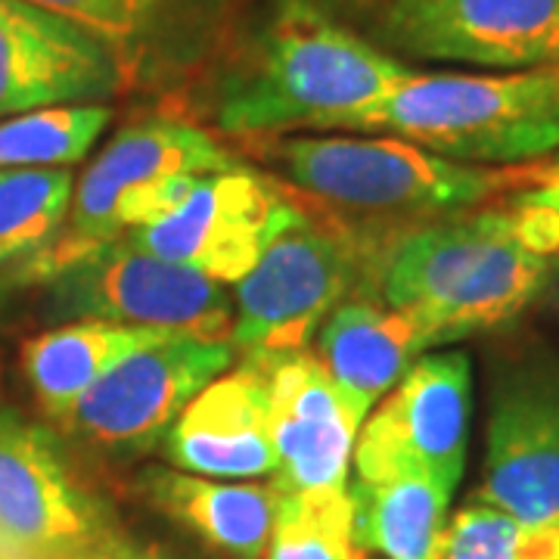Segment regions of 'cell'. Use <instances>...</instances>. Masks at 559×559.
Masks as SVG:
<instances>
[{"instance_id": "1", "label": "cell", "mask_w": 559, "mask_h": 559, "mask_svg": "<svg viewBox=\"0 0 559 559\" xmlns=\"http://www.w3.org/2000/svg\"><path fill=\"white\" fill-rule=\"evenodd\" d=\"M411 66L326 16L311 0H280L261 35L221 79L215 121L237 138L333 124L389 94Z\"/></svg>"}, {"instance_id": "2", "label": "cell", "mask_w": 559, "mask_h": 559, "mask_svg": "<svg viewBox=\"0 0 559 559\" xmlns=\"http://www.w3.org/2000/svg\"><path fill=\"white\" fill-rule=\"evenodd\" d=\"M550 277L547 255L522 240L510 205L448 215L392 242L382 299L448 345L522 314Z\"/></svg>"}, {"instance_id": "3", "label": "cell", "mask_w": 559, "mask_h": 559, "mask_svg": "<svg viewBox=\"0 0 559 559\" xmlns=\"http://www.w3.org/2000/svg\"><path fill=\"white\" fill-rule=\"evenodd\" d=\"M333 131L389 134L466 165H520L559 150V66L525 72H407Z\"/></svg>"}, {"instance_id": "4", "label": "cell", "mask_w": 559, "mask_h": 559, "mask_svg": "<svg viewBox=\"0 0 559 559\" xmlns=\"http://www.w3.org/2000/svg\"><path fill=\"white\" fill-rule=\"evenodd\" d=\"M271 156L305 197L367 218H448L544 175L444 159L389 134L274 140Z\"/></svg>"}, {"instance_id": "5", "label": "cell", "mask_w": 559, "mask_h": 559, "mask_svg": "<svg viewBox=\"0 0 559 559\" xmlns=\"http://www.w3.org/2000/svg\"><path fill=\"white\" fill-rule=\"evenodd\" d=\"M44 280L47 308L72 323L106 320L202 340H230L234 330L230 286L124 240L91 249Z\"/></svg>"}, {"instance_id": "6", "label": "cell", "mask_w": 559, "mask_h": 559, "mask_svg": "<svg viewBox=\"0 0 559 559\" xmlns=\"http://www.w3.org/2000/svg\"><path fill=\"white\" fill-rule=\"evenodd\" d=\"M358 277V246L301 218L230 286L234 348L242 355L305 352L320 323L352 296Z\"/></svg>"}, {"instance_id": "7", "label": "cell", "mask_w": 559, "mask_h": 559, "mask_svg": "<svg viewBox=\"0 0 559 559\" xmlns=\"http://www.w3.org/2000/svg\"><path fill=\"white\" fill-rule=\"evenodd\" d=\"M237 360L230 340L175 333L121 358L62 419L103 454L134 457L165 441L180 411Z\"/></svg>"}, {"instance_id": "8", "label": "cell", "mask_w": 559, "mask_h": 559, "mask_svg": "<svg viewBox=\"0 0 559 559\" xmlns=\"http://www.w3.org/2000/svg\"><path fill=\"white\" fill-rule=\"evenodd\" d=\"M301 218L305 212L286 200L280 187L237 165L202 175L171 215L138 227L121 240L234 286L255 267L261 252Z\"/></svg>"}, {"instance_id": "9", "label": "cell", "mask_w": 559, "mask_h": 559, "mask_svg": "<svg viewBox=\"0 0 559 559\" xmlns=\"http://www.w3.org/2000/svg\"><path fill=\"white\" fill-rule=\"evenodd\" d=\"M112 535L57 436L0 407V550L13 559H81Z\"/></svg>"}, {"instance_id": "10", "label": "cell", "mask_w": 559, "mask_h": 559, "mask_svg": "<svg viewBox=\"0 0 559 559\" xmlns=\"http://www.w3.org/2000/svg\"><path fill=\"white\" fill-rule=\"evenodd\" d=\"M473 414V367L466 352L419 355L355 441V479L423 469L457 491Z\"/></svg>"}, {"instance_id": "11", "label": "cell", "mask_w": 559, "mask_h": 559, "mask_svg": "<svg viewBox=\"0 0 559 559\" xmlns=\"http://www.w3.org/2000/svg\"><path fill=\"white\" fill-rule=\"evenodd\" d=\"M373 32L392 57L500 72L559 66V0H385Z\"/></svg>"}, {"instance_id": "12", "label": "cell", "mask_w": 559, "mask_h": 559, "mask_svg": "<svg viewBox=\"0 0 559 559\" xmlns=\"http://www.w3.org/2000/svg\"><path fill=\"white\" fill-rule=\"evenodd\" d=\"M234 153L202 131L178 119H140L119 128L75 180V197L57 242L40 252L28 271L40 277L106 246V215L128 187L165 175H212L237 168Z\"/></svg>"}, {"instance_id": "13", "label": "cell", "mask_w": 559, "mask_h": 559, "mask_svg": "<svg viewBox=\"0 0 559 559\" xmlns=\"http://www.w3.org/2000/svg\"><path fill=\"white\" fill-rule=\"evenodd\" d=\"M121 91L124 75L100 40L28 0H0V119L106 106Z\"/></svg>"}, {"instance_id": "14", "label": "cell", "mask_w": 559, "mask_h": 559, "mask_svg": "<svg viewBox=\"0 0 559 559\" xmlns=\"http://www.w3.org/2000/svg\"><path fill=\"white\" fill-rule=\"evenodd\" d=\"M479 503L559 532V373L522 367L500 382L488 417Z\"/></svg>"}, {"instance_id": "15", "label": "cell", "mask_w": 559, "mask_h": 559, "mask_svg": "<svg viewBox=\"0 0 559 559\" xmlns=\"http://www.w3.org/2000/svg\"><path fill=\"white\" fill-rule=\"evenodd\" d=\"M259 358L271 395V439L277 451V491L348 488L364 419L342 399L336 382L308 352L249 355Z\"/></svg>"}, {"instance_id": "16", "label": "cell", "mask_w": 559, "mask_h": 559, "mask_svg": "<svg viewBox=\"0 0 559 559\" xmlns=\"http://www.w3.org/2000/svg\"><path fill=\"white\" fill-rule=\"evenodd\" d=\"M116 57L128 87L183 75L212 50L224 0H28Z\"/></svg>"}, {"instance_id": "17", "label": "cell", "mask_w": 559, "mask_h": 559, "mask_svg": "<svg viewBox=\"0 0 559 559\" xmlns=\"http://www.w3.org/2000/svg\"><path fill=\"white\" fill-rule=\"evenodd\" d=\"M165 457L175 469L205 479H259L277 473L271 439V395L259 358L209 382L165 436Z\"/></svg>"}, {"instance_id": "18", "label": "cell", "mask_w": 559, "mask_h": 559, "mask_svg": "<svg viewBox=\"0 0 559 559\" xmlns=\"http://www.w3.org/2000/svg\"><path fill=\"white\" fill-rule=\"evenodd\" d=\"M429 345V333L407 311L373 301H342L320 323L314 358L348 407L367 419Z\"/></svg>"}, {"instance_id": "19", "label": "cell", "mask_w": 559, "mask_h": 559, "mask_svg": "<svg viewBox=\"0 0 559 559\" xmlns=\"http://www.w3.org/2000/svg\"><path fill=\"white\" fill-rule=\"evenodd\" d=\"M143 495L200 538L234 559H261L267 554L280 491L274 485H242L193 476L183 469H150Z\"/></svg>"}, {"instance_id": "20", "label": "cell", "mask_w": 559, "mask_h": 559, "mask_svg": "<svg viewBox=\"0 0 559 559\" xmlns=\"http://www.w3.org/2000/svg\"><path fill=\"white\" fill-rule=\"evenodd\" d=\"M165 330L121 326L106 320H75L40 333L25 345L22 367L44 414L66 419L97 382L131 352L150 342H159Z\"/></svg>"}, {"instance_id": "21", "label": "cell", "mask_w": 559, "mask_h": 559, "mask_svg": "<svg viewBox=\"0 0 559 559\" xmlns=\"http://www.w3.org/2000/svg\"><path fill=\"white\" fill-rule=\"evenodd\" d=\"M451 495L423 469H399L348 488L355 544L385 559H432Z\"/></svg>"}, {"instance_id": "22", "label": "cell", "mask_w": 559, "mask_h": 559, "mask_svg": "<svg viewBox=\"0 0 559 559\" xmlns=\"http://www.w3.org/2000/svg\"><path fill=\"white\" fill-rule=\"evenodd\" d=\"M72 168L0 171V264L38 259L66 227L72 197Z\"/></svg>"}, {"instance_id": "23", "label": "cell", "mask_w": 559, "mask_h": 559, "mask_svg": "<svg viewBox=\"0 0 559 559\" xmlns=\"http://www.w3.org/2000/svg\"><path fill=\"white\" fill-rule=\"evenodd\" d=\"M109 121V106H60L0 119V171L72 168L91 156Z\"/></svg>"}, {"instance_id": "24", "label": "cell", "mask_w": 559, "mask_h": 559, "mask_svg": "<svg viewBox=\"0 0 559 559\" xmlns=\"http://www.w3.org/2000/svg\"><path fill=\"white\" fill-rule=\"evenodd\" d=\"M348 488L280 491L267 559H355Z\"/></svg>"}, {"instance_id": "25", "label": "cell", "mask_w": 559, "mask_h": 559, "mask_svg": "<svg viewBox=\"0 0 559 559\" xmlns=\"http://www.w3.org/2000/svg\"><path fill=\"white\" fill-rule=\"evenodd\" d=\"M557 535L473 500L444 522L432 559H544Z\"/></svg>"}, {"instance_id": "26", "label": "cell", "mask_w": 559, "mask_h": 559, "mask_svg": "<svg viewBox=\"0 0 559 559\" xmlns=\"http://www.w3.org/2000/svg\"><path fill=\"white\" fill-rule=\"evenodd\" d=\"M520 197L525 202H532L535 209H540L550 218V224H554V230H557L559 237V165L544 168V175L528 190H520Z\"/></svg>"}, {"instance_id": "27", "label": "cell", "mask_w": 559, "mask_h": 559, "mask_svg": "<svg viewBox=\"0 0 559 559\" xmlns=\"http://www.w3.org/2000/svg\"><path fill=\"white\" fill-rule=\"evenodd\" d=\"M81 559H162L159 554H153V550H143V547H134V544H128V540L112 538L103 540L97 550H91L87 557Z\"/></svg>"}, {"instance_id": "28", "label": "cell", "mask_w": 559, "mask_h": 559, "mask_svg": "<svg viewBox=\"0 0 559 559\" xmlns=\"http://www.w3.org/2000/svg\"><path fill=\"white\" fill-rule=\"evenodd\" d=\"M311 3H367V0H311Z\"/></svg>"}]
</instances>
